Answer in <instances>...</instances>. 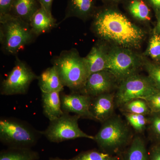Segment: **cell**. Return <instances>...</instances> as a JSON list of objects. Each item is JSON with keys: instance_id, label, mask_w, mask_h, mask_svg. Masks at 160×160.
<instances>
[{"instance_id": "1", "label": "cell", "mask_w": 160, "mask_h": 160, "mask_svg": "<svg viewBox=\"0 0 160 160\" xmlns=\"http://www.w3.org/2000/svg\"><path fill=\"white\" fill-rule=\"evenodd\" d=\"M92 17L91 29L93 33L100 40L115 46L138 49L146 37L142 29L115 9L96 10Z\"/></svg>"}, {"instance_id": "14", "label": "cell", "mask_w": 160, "mask_h": 160, "mask_svg": "<svg viewBox=\"0 0 160 160\" xmlns=\"http://www.w3.org/2000/svg\"><path fill=\"white\" fill-rule=\"evenodd\" d=\"M95 0H68L64 19L72 17L86 21L92 17L95 12Z\"/></svg>"}, {"instance_id": "27", "label": "cell", "mask_w": 160, "mask_h": 160, "mask_svg": "<svg viewBox=\"0 0 160 160\" xmlns=\"http://www.w3.org/2000/svg\"><path fill=\"white\" fill-rule=\"evenodd\" d=\"M147 102L151 112H160V92L152 95L145 99Z\"/></svg>"}, {"instance_id": "12", "label": "cell", "mask_w": 160, "mask_h": 160, "mask_svg": "<svg viewBox=\"0 0 160 160\" xmlns=\"http://www.w3.org/2000/svg\"><path fill=\"white\" fill-rule=\"evenodd\" d=\"M115 105L114 95L105 93L92 98L89 111L95 121L103 123L112 116Z\"/></svg>"}, {"instance_id": "15", "label": "cell", "mask_w": 160, "mask_h": 160, "mask_svg": "<svg viewBox=\"0 0 160 160\" xmlns=\"http://www.w3.org/2000/svg\"><path fill=\"white\" fill-rule=\"evenodd\" d=\"M29 24L37 37L49 32L58 25L52 14L49 13L42 6H41L32 16Z\"/></svg>"}, {"instance_id": "26", "label": "cell", "mask_w": 160, "mask_h": 160, "mask_svg": "<svg viewBox=\"0 0 160 160\" xmlns=\"http://www.w3.org/2000/svg\"><path fill=\"white\" fill-rule=\"evenodd\" d=\"M124 115L130 126L139 132H142L146 128L147 120L146 115L124 112Z\"/></svg>"}, {"instance_id": "2", "label": "cell", "mask_w": 160, "mask_h": 160, "mask_svg": "<svg viewBox=\"0 0 160 160\" xmlns=\"http://www.w3.org/2000/svg\"><path fill=\"white\" fill-rule=\"evenodd\" d=\"M63 86L72 92H80L89 77L84 58L77 49L63 50L52 60Z\"/></svg>"}, {"instance_id": "23", "label": "cell", "mask_w": 160, "mask_h": 160, "mask_svg": "<svg viewBox=\"0 0 160 160\" xmlns=\"http://www.w3.org/2000/svg\"><path fill=\"white\" fill-rule=\"evenodd\" d=\"M125 112L146 115L151 112L146 100L137 99L132 100L122 106Z\"/></svg>"}, {"instance_id": "22", "label": "cell", "mask_w": 160, "mask_h": 160, "mask_svg": "<svg viewBox=\"0 0 160 160\" xmlns=\"http://www.w3.org/2000/svg\"><path fill=\"white\" fill-rule=\"evenodd\" d=\"M48 160H118L115 157L108 152L96 150H91L81 152L74 157L69 159L50 158Z\"/></svg>"}, {"instance_id": "25", "label": "cell", "mask_w": 160, "mask_h": 160, "mask_svg": "<svg viewBox=\"0 0 160 160\" xmlns=\"http://www.w3.org/2000/svg\"><path fill=\"white\" fill-rule=\"evenodd\" d=\"M144 66L148 73V76L160 92V63L146 60L144 62Z\"/></svg>"}, {"instance_id": "6", "label": "cell", "mask_w": 160, "mask_h": 160, "mask_svg": "<svg viewBox=\"0 0 160 160\" xmlns=\"http://www.w3.org/2000/svg\"><path fill=\"white\" fill-rule=\"evenodd\" d=\"M130 130L123 120L112 117L105 122L97 134L94 141L104 152H116L127 144L130 139Z\"/></svg>"}, {"instance_id": "20", "label": "cell", "mask_w": 160, "mask_h": 160, "mask_svg": "<svg viewBox=\"0 0 160 160\" xmlns=\"http://www.w3.org/2000/svg\"><path fill=\"white\" fill-rule=\"evenodd\" d=\"M128 9L131 15L140 22H148L151 19L150 9L142 0H132L128 4Z\"/></svg>"}, {"instance_id": "21", "label": "cell", "mask_w": 160, "mask_h": 160, "mask_svg": "<svg viewBox=\"0 0 160 160\" xmlns=\"http://www.w3.org/2000/svg\"><path fill=\"white\" fill-rule=\"evenodd\" d=\"M126 160H147L145 143L139 137L132 140L127 152Z\"/></svg>"}, {"instance_id": "33", "label": "cell", "mask_w": 160, "mask_h": 160, "mask_svg": "<svg viewBox=\"0 0 160 160\" xmlns=\"http://www.w3.org/2000/svg\"><path fill=\"white\" fill-rule=\"evenodd\" d=\"M151 160H160V149H158L153 152Z\"/></svg>"}, {"instance_id": "28", "label": "cell", "mask_w": 160, "mask_h": 160, "mask_svg": "<svg viewBox=\"0 0 160 160\" xmlns=\"http://www.w3.org/2000/svg\"><path fill=\"white\" fill-rule=\"evenodd\" d=\"M154 113L150 119V126L155 134L160 138V112Z\"/></svg>"}, {"instance_id": "31", "label": "cell", "mask_w": 160, "mask_h": 160, "mask_svg": "<svg viewBox=\"0 0 160 160\" xmlns=\"http://www.w3.org/2000/svg\"><path fill=\"white\" fill-rule=\"evenodd\" d=\"M148 2L149 3L152 7L156 13L160 12V0H147Z\"/></svg>"}, {"instance_id": "4", "label": "cell", "mask_w": 160, "mask_h": 160, "mask_svg": "<svg viewBox=\"0 0 160 160\" xmlns=\"http://www.w3.org/2000/svg\"><path fill=\"white\" fill-rule=\"evenodd\" d=\"M43 136L42 131L14 118L0 119V141L8 148L32 149Z\"/></svg>"}, {"instance_id": "5", "label": "cell", "mask_w": 160, "mask_h": 160, "mask_svg": "<svg viewBox=\"0 0 160 160\" xmlns=\"http://www.w3.org/2000/svg\"><path fill=\"white\" fill-rule=\"evenodd\" d=\"M145 60L131 49L114 46L108 49L106 70L120 82L136 74Z\"/></svg>"}, {"instance_id": "10", "label": "cell", "mask_w": 160, "mask_h": 160, "mask_svg": "<svg viewBox=\"0 0 160 160\" xmlns=\"http://www.w3.org/2000/svg\"><path fill=\"white\" fill-rule=\"evenodd\" d=\"M117 80L107 70L94 72L89 76L80 93L92 98L110 93Z\"/></svg>"}, {"instance_id": "18", "label": "cell", "mask_w": 160, "mask_h": 160, "mask_svg": "<svg viewBox=\"0 0 160 160\" xmlns=\"http://www.w3.org/2000/svg\"><path fill=\"white\" fill-rule=\"evenodd\" d=\"M41 6L37 0H14L10 14L29 23Z\"/></svg>"}, {"instance_id": "13", "label": "cell", "mask_w": 160, "mask_h": 160, "mask_svg": "<svg viewBox=\"0 0 160 160\" xmlns=\"http://www.w3.org/2000/svg\"><path fill=\"white\" fill-rule=\"evenodd\" d=\"M105 42L100 40L92 46L84 61L89 76L94 72L106 70L108 49Z\"/></svg>"}, {"instance_id": "34", "label": "cell", "mask_w": 160, "mask_h": 160, "mask_svg": "<svg viewBox=\"0 0 160 160\" xmlns=\"http://www.w3.org/2000/svg\"><path fill=\"white\" fill-rule=\"evenodd\" d=\"M106 1H110L112 2H117V1H120V0H106Z\"/></svg>"}, {"instance_id": "32", "label": "cell", "mask_w": 160, "mask_h": 160, "mask_svg": "<svg viewBox=\"0 0 160 160\" xmlns=\"http://www.w3.org/2000/svg\"><path fill=\"white\" fill-rule=\"evenodd\" d=\"M157 23L153 29V32L160 35V12L156 13Z\"/></svg>"}, {"instance_id": "17", "label": "cell", "mask_w": 160, "mask_h": 160, "mask_svg": "<svg viewBox=\"0 0 160 160\" xmlns=\"http://www.w3.org/2000/svg\"><path fill=\"white\" fill-rule=\"evenodd\" d=\"M38 85L42 92H62L64 86L54 66L47 68L38 76Z\"/></svg>"}, {"instance_id": "24", "label": "cell", "mask_w": 160, "mask_h": 160, "mask_svg": "<svg viewBox=\"0 0 160 160\" xmlns=\"http://www.w3.org/2000/svg\"><path fill=\"white\" fill-rule=\"evenodd\" d=\"M144 55L156 62L160 63V35L153 32Z\"/></svg>"}, {"instance_id": "8", "label": "cell", "mask_w": 160, "mask_h": 160, "mask_svg": "<svg viewBox=\"0 0 160 160\" xmlns=\"http://www.w3.org/2000/svg\"><path fill=\"white\" fill-rule=\"evenodd\" d=\"M158 92L149 77L136 73L120 82L115 95V104L118 107H122L132 100H145Z\"/></svg>"}, {"instance_id": "3", "label": "cell", "mask_w": 160, "mask_h": 160, "mask_svg": "<svg viewBox=\"0 0 160 160\" xmlns=\"http://www.w3.org/2000/svg\"><path fill=\"white\" fill-rule=\"evenodd\" d=\"M0 42L7 54H17L37 38L29 23L11 14L0 16Z\"/></svg>"}, {"instance_id": "19", "label": "cell", "mask_w": 160, "mask_h": 160, "mask_svg": "<svg viewBox=\"0 0 160 160\" xmlns=\"http://www.w3.org/2000/svg\"><path fill=\"white\" fill-rule=\"evenodd\" d=\"M38 152L32 149L8 148L0 152V160H39Z\"/></svg>"}, {"instance_id": "7", "label": "cell", "mask_w": 160, "mask_h": 160, "mask_svg": "<svg viewBox=\"0 0 160 160\" xmlns=\"http://www.w3.org/2000/svg\"><path fill=\"white\" fill-rule=\"evenodd\" d=\"M79 116L63 113L56 119L50 121L49 126L42 131L43 136L51 142L60 143L79 138L94 139V137L86 134L78 126Z\"/></svg>"}, {"instance_id": "29", "label": "cell", "mask_w": 160, "mask_h": 160, "mask_svg": "<svg viewBox=\"0 0 160 160\" xmlns=\"http://www.w3.org/2000/svg\"><path fill=\"white\" fill-rule=\"evenodd\" d=\"M14 0H0V16L10 14Z\"/></svg>"}, {"instance_id": "30", "label": "cell", "mask_w": 160, "mask_h": 160, "mask_svg": "<svg viewBox=\"0 0 160 160\" xmlns=\"http://www.w3.org/2000/svg\"><path fill=\"white\" fill-rule=\"evenodd\" d=\"M41 6H42L49 13H52V7L53 0H37Z\"/></svg>"}, {"instance_id": "11", "label": "cell", "mask_w": 160, "mask_h": 160, "mask_svg": "<svg viewBox=\"0 0 160 160\" xmlns=\"http://www.w3.org/2000/svg\"><path fill=\"white\" fill-rule=\"evenodd\" d=\"M60 97L64 113L72 112L81 118L94 120L89 111L91 97L80 92H72L69 94L61 93Z\"/></svg>"}, {"instance_id": "16", "label": "cell", "mask_w": 160, "mask_h": 160, "mask_svg": "<svg viewBox=\"0 0 160 160\" xmlns=\"http://www.w3.org/2000/svg\"><path fill=\"white\" fill-rule=\"evenodd\" d=\"M60 93L59 92H42L43 114L49 122L56 119L64 113L62 109Z\"/></svg>"}, {"instance_id": "9", "label": "cell", "mask_w": 160, "mask_h": 160, "mask_svg": "<svg viewBox=\"0 0 160 160\" xmlns=\"http://www.w3.org/2000/svg\"><path fill=\"white\" fill-rule=\"evenodd\" d=\"M38 78V76L29 65L17 57L14 67L1 84V94L5 96L26 94L30 84Z\"/></svg>"}]
</instances>
